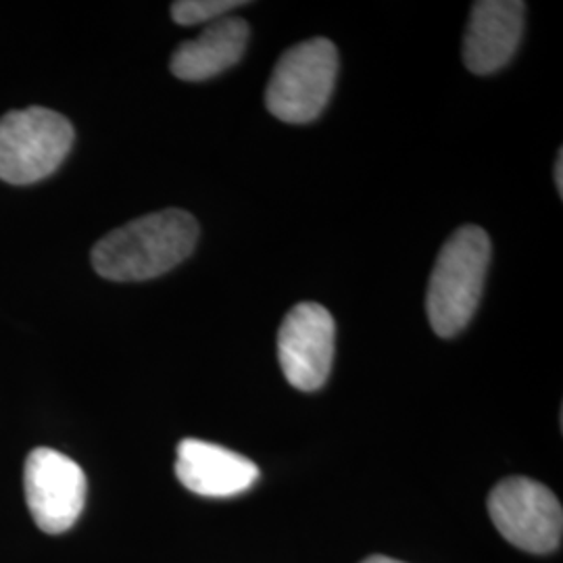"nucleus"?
Returning a JSON list of instances; mask_svg holds the SVG:
<instances>
[{"label": "nucleus", "mask_w": 563, "mask_h": 563, "mask_svg": "<svg viewBox=\"0 0 563 563\" xmlns=\"http://www.w3.org/2000/svg\"><path fill=\"white\" fill-rule=\"evenodd\" d=\"M199 222L181 209H163L125 223L92 249L97 274L113 282L159 278L197 246Z\"/></svg>", "instance_id": "f257e3e1"}, {"label": "nucleus", "mask_w": 563, "mask_h": 563, "mask_svg": "<svg viewBox=\"0 0 563 563\" xmlns=\"http://www.w3.org/2000/svg\"><path fill=\"white\" fill-rule=\"evenodd\" d=\"M490 263V239L478 225H463L444 242L426 295L432 330L453 339L474 318Z\"/></svg>", "instance_id": "f03ea898"}, {"label": "nucleus", "mask_w": 563, "mask_h": 563, "mask_svg": "<svg viewBox=\"0 0 563 563\" xmlns=\"http://www.w3.org/2000/svg\"><path fill=\"white\" fill-rule=\"evenodd\" d=\"M526 4L520 0H481L472 7L463 36V63L488 76L514 59L523 34Z\"/></svg>", "instance_id": "6e6552de"}, {"label": "nucleus", "mask_w": 563, "mask_h": 563, "mask_svg": "<svg viewBox=\"0 0 563 563\" xmlns=\"http://www.w3.org/2000/svg\"><path fill=\"white\" fill-rule=\"evenodd\" d=\"M563 155L562 151L558 153V162H555V181H558V190H560V197H562L563 190Z\"/></svg>", "instance_id": "f8f14e48"}, {"label": "nucleus", "mask_w": 563, "mask_h": 563, "mask_svg": "<svg viewBox=\"0 0 563 563\" xmlns=\"http://www.w3.org/2000/svg\"><path fill=\"white\" fill-rule=\"evenodd\" d=\"M336 325L330 311L318 302L295 305L278 332V360L288 384L313 393L322 388L334 362Z\"/></svg>", "instance_id": "0eeeda50"}, {"label": "nucleus", "mask_w": 563, "mask_h": 563, "mask_svg": "<svg viewBox=\"0 0 563 563\" xmlns=\"http://www.w3.org/2000/svg\"><path fill=\"white\" fill-rule=\"evenodd\" d=\"M242 4V0H178L172 4V18L180 25L213 23Z\"/></svg>", "instance_id": "9b49d317"}, {"label": "nucleus", "mask_w": 563, "mask_h": 563, "mask_svg": "<svg viewBox=\"0 0 563 563\" xmlns=\"http://www.w3.org/2000/svg\"><path fill=\"white\" fill-rule=\"evenodd\" d=\"M362 563H405L399 560H393V558H386V555H372L367 560H363Z\"/></svg>", "instance_id": "ddd939ff"}, {"label": "nucleus", "mask_w": 563, "mask_h": 563, "mask_svg": "<svg viewBox=\"0 0 563 563\" xmlns=\"http://www.w3.org/2000/svg\"><path fill=\"white\" fill-rule=\"evenodd\" d=\"M176 476L188 490L225 499L246 493L260 481V467L236 451L199 439H184L178 444Z\"/></svg>", "instance_id": "1a4fd4ad"}, {"label": "nucleus", "mask_w": 563, "mask_h": 563, "mask_svg": "<svg viewBox=\"0 0 563 563\" xmlns=\"http://www.w3.org/2000/svg\"><path fill=\"white\" fill-rule=\"evenodd\" d=\"M249 34V23L239 18L213 21L197 38L181 42L172 55L169 69L184 81H202L220 76L241 60Z\"/></svg>", "instance_id": "9d476101"}, {"label": "nucleus", "mask_w": 563, "mask_h": 563, "mask_svg": "<svg viewBox=\"0 0 563 563\" xmlns=\"http://www.w3.org/2000/svg\"><path fill=\"white\" fill-rule=\"evenodd\" d=\"M74 125L57 111L30 107L0 120V180L34 184L55 174L74 144Z\"/></svg>", "instance_id": "20e7f679"}, {"label": "nucleus", "mask_w": 563, "mask_h": 563, "mask_svg": "<svg viewBox=\"0 0 563 563\" xmlns=\"http://www.w3.org/2000/svg\"><path fill=\"white\" fill-rule=\"evenodd\" d=\"M25 501L32 520L46 534L67 532L86 505V474L78 463L55 449H34L23 470Z\"/></svg>", "instance_id": "423d86ee"}, {"label": "nucleus", "mask_w": 563, "mask_h": 563, "mask_svg": "<svg viewBox=\"0 0 563 563\" xmlns=\"http://www.w3.org/2000/svg\"><path fill=\"white\" fill-rule=\"evenodd\" d=\"M339 76V53L328 38L299 42L282 55L265 90L267 111L286 123L318 120Z\"/></svg>", "instance_id": "7ed1b4c3"}, {"label": "nucleus", "mask_w": 563, "mask_h": 563, "mask_svg": "<svg viewBox=\"0 0 563 563\" xmlns=\"http://www.w3.org/2000/svg\"><path fill=\"white\" fill-rule=\"evenodd\" d=\"M488 514L501 537L522 551L551 553L562 543V504L537 481L505 478L488 495Z\"/></svg>", "instance_id": "39448f33"}]
</instances>
